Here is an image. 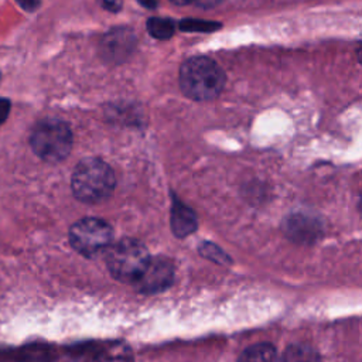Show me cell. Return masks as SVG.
I'll return each mask as SVG.
<instances>
[{
	"label": "cell",
	"mask_w": 362,
	"mask_h": 362,
	"mask_svg": "<svg viewBox=\"0 0 362 362\" xmlns=\"http://www.w3.org/2000/svg\"><path fill=\"white\" fill-rule=\"evenodd\" d=\"M180 89L192 100H212L223 90L226 76L223 69L209 57L188 58L180 66Z\"/></svg>",
	"instance_id": "cell-1"
},
{
	"label": "cell",
	"mask_w": 362,
	"mask_h": 362,
	"mask_svg": "<svg viewBox=\"0 0 362 362\" xmlns=\"http://www.w3.org/2000/svg\"><path fill=\"white\" fill-rule=\"evenodd\" d=\"M116 185L110 165L99 157L82 158L74 168L71 188L75 198L85 204H98L107 199Z\"/></svg>",
	"instance_id": "cell-2"
},
{
	"label": "cell",
	"mask_w": 362,
	"mask_h": 362,
	"mask_svg": "<svg viewBox=\"0 0 362 362\" xmlns=\"http://www.w3.org/2000/svg\"><path fill=\"white\" fill-rule=\"evenodd\" d=\"M74 136L69 126L59 119H44L38 122L30 136L33 151L47 163L65 160L72 150Z\"/></svg>",
	"instance_id": "cell-3"
},
{
	"label": "cell",
	"mask_w": 362,
	"mask_h": 362,
	"mask_svg": "<svg viewBox=\"0 0 362 362\" xmlns=\"http://www.w3.org/2000/svg\"><path fill=\"white\" fill-rule=\"evenodd\" d=\"M150 255L137 239L124 238L107 249L106 263L110 274L123 283H137L144 273Z\"/></svg>",
	"instance_id": "cell-4"
},
{
	"label": "cell",
	"mask_w": 362,
	"mask_h": 362,
	"mask_svg": "<svg viewBox=\"0 0 362 362\" xmlns=\"http://www.w3.org/2000/svg\"><path fill=\"white\" fill-rule=\"evenodd\" d=\"M110 225L100 218H83L69 229L71 246L85 257H96L112 245Z\"/></svg>",
	"instance_id": "cell-5"
},
{
	"label": "cell",
	"mask_w": 362,
	"mask_h": 362,
	"mask_svg": "<svg viewBox=\"0 0 362 362\" xmlns=\"http://www.w3.org/2000/svg\"><path fill=\"white\" fill-rule=\"evenodd\" d=\"M100 57L107 62H123L136 47V37L129 28H113L100 38Z\"/></svg>",
	"instance_id": "cell-6"
},
{
	"label": "cell",
	"mask_w": 362,
	"mask_h": 362,
	"mask_svg": "<svg viewBox=\"0 0 362 362\" xmlns=\"http://www.w3.org/2000/svg\"><path fill=\"white\" fill-rule=\"evenodd\" d=\"M173 274L174 270L170 260L150 259L144 273L136 284L141 293H157L171 284Z\"/></svg>",
	"instance_id": "cell-7"
},
{
	"label": "cell",
	"mask_w": 362,
	"mask_h": 362,
	"mask_svg": "<svg viewBox=\"0 0 362 362\" xmlns=\"http://www.w3.org/2000/svg\"><path fill=\"white\" fill-rule=\"evenodd\" d=\"M197 225L198 222L195 212L174 197L171 205V229L174 235L178 238H185L197 229Z\"/></svg>",
	"instance_id": "cell-8"
},
{
	"label": "cell",
	"mask_w": 362,
	"mask_h": 362,
	"mask_svg": "<svg viewBox=\"0 0 362 362\" xmlns=\"http://www.w3.org/2000/svg\"><path fill=\"white\" fill-rule=\"evenodd\" d=\"M16 362H55L52 349L44 344L25 345L14 354Z\"/></svg>",
	"instance_id": "cell-9"
},
{
	"label": "cell",
	"mask_w": 362,
	"mask_h": 362,
	"mask_svg": "<svg viewBox=\"0 0 362 362\" xmlns=\"http://www.w3.org/2000/svg\"><path fill=\"white\" fill-rule=\"evenodd\" d=\"M276 348L272 344L262 342L246 348L238 358V362H276Z\"/></svg>",
	"instance_id": "cell-10"
},
{
	"label": "cell",
	"mask_w": 362,
	"mask_h": 362,
	"mask_svg": "<svg viewBox=\"0 0 362 362\" xmlns=\"http://www.w3.org/2000/svg\"><path fill=\"white\" fill-rule=\"evenodd\" d=\"M287 233H290L296 239H307L310 236H315V222L308 219L305 215H293L286 222Z\"/></svg>",
	"instance_id": "cell-11"
},
{
	"label": "cell",
	"mask_w": 362,
	"mask_h": 362,
	"mask_svg": "<svg viewBox=\"0 0 362 362\" xmlns=\"http://www.w3.org/2000/svg\"><path fill=\"white\" fill-rule=\"evenodd\" d=\"M281 362H320V358L311 346L304 344H294L284 351Z\"/></svg>",
	"instance_id": "cell-12"
},
{
	"label": "cell",
	"mask_w": 362,
	"mask_h": 362,
	"mask_svg": "<svg viewBox=\"0 0 362 362\" xmlns=\"http://www.w3.org/2000/svg\"><path fill=\"white\" fill-rule=\"evenodd\" d=\"M146 27H147V31L150 33V35L157 40H168L174 35V31H175L174 21L170 18H164V17L148 18L146 23Z\"/></svg>",
	"instance_id": "cell-13"
},
{
	"label": "cell",
	"mask_w": 362,
	"mask_h": 362,
	"mask_svg": "<svg viewBox=\"0 0 362 362\" xmlns=\"http://www.w3.org/2000/svg\"><path fill=\"white\" fill-rule=\"evenodd\" d=\"M93 362H133V356L123 344H115L109 349L102 351Z\"/></svg>",
	"instance_id": "cell-14"
},
{
	"label": "cell",
	"mask_w": 362,
	"mask_h": 362,
	"mask_svg": "<svg viewBox=\"0 0 362 362\" xmlns=\"http://www.w3.org/2000/svg\"><path fill=\"white\" fill-rule=\"evenodd\" d=\"M199 252L202 256L214 260V262H218V263H226L229 260V257L215 245L212 243H204L201 245L199 247Z\"/></svg>",
	"instance_id": "cell-15"
},
{
	"label": "cell",
	"mask_w": 362,
	"mask_h": 362,
	"mask_svg": "<svg viewBox=\"0 0 362 362\" xmlns=\"http://www.w3.org/2000/svg\"><path fill=\"white\" fill-rule=\"evenodd\" d=\"M180 27L184 31H212L216 30L215 27H219V24L205 23L199 20H184L182 23H180Z\"/></svg>",
	"instance_id": "cell-16"
},
{
	"label": "cell",
	"mask_w": 362,
	"mask_h": 362,
	"mask_svg": "<svg viewBox=\"0 0 362 362\" xmlns=\"http://www.w3.org/2000/svg\"><path fill=\"white\" fill-rule=\"evenodd\" d=\"M98 1L105 10L110 11V13L119 11L123 6V0H98Z\"/></svg>",
	"instance_id": "cell-17"
},
{
	"label": "cell",
	"mask_w": 362,
	"mask_h": 362,
	"mask_svg": "<svg viewBox=\"0 0 362 362\" xmlns=\"http://www.w3.org/2000/svg\"><path fill=\"white\" fill-rule=\"evenodd\" d=\"M8 113H10V100L6 98H0V124H3L7 120Z\"/></svg>",
	"instance_id": "cell-18"
},
{
	"label": "cell",
	"mask_w": 362,
	"mask_h": 362,
	"mask_svg": "<svg viewBox=\"0 0 362 362\" xmlns=\"http://www.w3.org/2000/svg\"><path fill=\"white\" fill-rule=\"evenodd\" d=\"M20 7H23L27 11H34L40 6V0H16Z\"/></svg>",
	"instance_id": "cell-19"
},
{
	"label": "cell",
	"mask_w": 362,
	"mask_h": 362,
	"mask_svg": "<svg viewBox=\"0 0 362 362\" xmlns=\"http://www.w3.org/2000/svg\"><path fill=\"white\" fill-rule=\"evenodd\" d=\"M223 0H192L191 4H195L198 7H205V8H209V7H214V6H218L219 3H222Z\"/></svg>",
	"instance_id": "cell-20"
},
{
	"label": "cell",
	"mask_w": 362,
	"mask_h": 362,
	"mask_svg": "<svg viewBox=\"0 0 362 362\" xmlns=\"http://www.w3.org/2000/svg\"><path fill=\"white\" fill-rule=\"evenodd\" d=\"M143 7H148V8H154L157 6L156 0H137Z\"/></svg>",
	"instance_id": "cell-21"
},
{
	"label": "cell",
	"mask_w": 362,
	"mask_h": 362,
	"mask_svg": "<svg viewBox=\"0 0 362 362\" xmlns=\"http://www.w3.org/2000/svg\"><path fill=\"white\" fill-rule=\"evenodd\" d=\"M170 1L177 4V6H187V4L192 3V0H170Z\"/></svg>",
	"instance_id": "cell-22"
},
{
	"label": "cell",
	"mask_w": 362,
	"mask_h": 362,
	"mask_svg": "<svg viewBox=\"0 0 362 362\" xmlns=\"http://www.w3.org/2000/svg\"><path fill=\"white\" fill-rule=\"evenodd\" d=\"M0 75H1V71H0Z\"/></svg>",
	"instance_id": "cell-23"
}]
</instances>
